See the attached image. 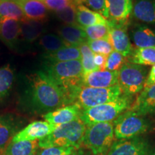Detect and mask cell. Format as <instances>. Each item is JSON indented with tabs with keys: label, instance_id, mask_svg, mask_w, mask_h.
<instances>
[{
	"label": "cell",
	"instance_id": "obj_1",
	"mask_svg": "<svg viewBox=\"0 0 155 155\" xmlns=\"http://www.w3.org/2000/svg\"><path fill=\"white\" fill-rule=\"evenodd\" d=\"M22 103L32 113L45 114L71 104L68 94L44 71L25 78Z\"/></svg>",
	"mask_w": 155,
	"mask_h": 155
},
{
	"label": "cell",
	"instance_id": "obj_2",
	"mask_svg": "<svg viewBox=\"0 0 155 155\" xmlns=\"http://www.w3.org/2000/svg\"><path fill=\"white\" fill-rule=\"evenodd\" d=\"M44 68L45 72L66 91L71 101L73 91L83 86V67L80 60L58 63L45 62Z\"/></svg>",
	"mask_w": 155,
	"mask_h": 155
},
{
	"label": "cell",
	"instance_id": "obj_3",
	"mask_svg": "<svg viewBox=\"0 0 155 155\" xmlns=\"http://www.w3.org/2000/svg\"><path fill=\"white\" fill-rule=\"evenodd\" d=\"M87 126L81 118L55 127L53 132L38 141L40 148L50 147L79 149L83 143Z\"/></svg>",
	"mask_w": 155,
	"mask_h": 155
},
{
	"label": "cell",
	"instance_id": "obj_4",
	"mask_svg": "<svg viewBox=\"0 0 155 155\" xmlns=\"http://www.w3.org/2000/svg\"><path fill=\"white\" fill-rule=\"evenodd\" d=\"M131 96L123 94L117 99L94 107L82 110L80 118L86 126L97 123L114 121L130 108Z\"/></svg>",
	"mask_w": 155,
	"mask_h": 155
},
{
	"label": "cell",
	"instance_id": "obj_5",
	"mask_svg": "<svg viewBox=\"0 0 155 155\" xmlns=\"http://www.w3.org/2000/svg\"><path fill=\"white\" fill-rule=\"evenodd\" d=\"M115 139L113 121L87 126L82 145L93 155H107Z\"/></svg>",
	"mask_w": 155,
	"mask_h": 155
},
{
	"label": "cell",
	"instance_id": "obj_6",
	"mask_svg": "<svg viewBox=\"0 0 155 155\" xmlns=\"http://www.w3.org/2000/svg\"><path fill=\"white\" fill-rule=\"evenodd\" d=\"M123 95L119 85L109 88H92L81 86L71 95L72 104H75L82 110L112 101Z\"/></svg>",
	"mask_w": 155,
	"mask_h": 155
},
{
	"label": "cell",
	"instance_id": "obj_7",
	"mask_svg": "<svg viewBox=\"0 0 155 155\" xmlns=\"http://www.w3.org/2000/svg\"><path fill=\"white\" fill-rule=\"evenodd\" d=\"M114 134L118 140L139 137L147 132L150 122L144 116L128 109L113 121Z\"/></svg>",
	"mask_w": 155,
	"mask_h": 155
},
{
	"label": "cell",
	"instance_id": "obj_8",
	"mask_svg": "<svg viewBox=\"0 0 155 155\" xmlns=\"http://www.w3.org/2000/svg\"><path fill=\"white\" fill-rule=\"evenodd\" d=\"M147 75V68L130 62L125 63L119 71V85L123 94L132 96L141 92Z\"/></svg>",
	"mask_w": 155,
	"mask_h": 155
},
{
	"label": "cell",
	"instance_id": "obj_9",
	"mask_svg": "<svg viewBox=\"0 0 155 155\" xmlns=\"http://www.w3.org/2000/svg\"><path fill=\"white\" fill-rule=\"evenodd\" d=\"M150 150L149 141L137 137L114 142L107 155H150Z\"/></svg>",
	"mask_w": 155,
	"mask_h": 155
},
{
	"label": "cell",
	"instance_id": "obj_10",
	"mask_svg": "<svg viewBox=\"0 0 155 155\" xmlns=\"http://www.w3.org/2000/svg\"><path fill=\"white\" fill-rule=\"evenodd\" d=\"M126 23H116L108 21L110 28V40L116 51L125 58L129 57L132 52L129 37L126 32Z\"/></svg>",
	"mask_w": 155,
	"mask_h": 155
},
{
	"label": "cell",
	"instance_id": "obj_11",
	"mask_svg": "<svg viewBox=\"0 0 155 155\" xmlns=\"http://www.w3.org/2000/svg\"><path fill=\"white\" fill-rule=\"evenodd\" d=\"M55 127L47 121H36L19 131L13 137L12 142L21 141H34L42 139L53 132Z\"/></svg>",
	"mask_w": 155,
	"mask_h": 155
},
{
	"label": "cell",
	"instance_id": "obj_12",
	"mask_svg": "<svg viewBox=\"0 0 155 155\" xmlns=\"http://www.w3.org/2000/svg\"><path fill=\"white\" fill-rule=\"evenodd\" d=\"M81 111L82 109L80 106L73 104L48 112L45 114L43 118L45 121L56 127L70 123L80 118Z\"/></svg>",
	"mask_w": 155,
	"mask_h": 155
},
{
	"label": "cell",
	"instance_id": "obj_13",
	"mask_svg": "<svg viewBox=\"0 0 155 155\" xmlns=\"http://www.w3.org/2000/svg\"><path fill=\"white\" fill-rule=\"evenodd\" d=\"M20 22L12 19H0V40L12 50L19 49Z\"/></svg>",
	"mask_w": 155,
	"mask_h": 155
},
{
	"label": "cell",
	"instance_id": "obj_14",
	"mask_svg": "<svg viewBox=\"0 0 155 155\" xmlns=\"http://www.w3.org/2000/svg\"><path fill=\"white\" fill-rule=\"evenodd\" d=\"M116 85H119V71H96L83 75V86L109 88Z\"/></svg>",
	"mask_w": 155,
	"mask_h": 155
},
{
	"label": "cell",
	"instance_id": "obj_15",
	"mask_svg": "<svg viewBox=\"0 0 155 155\" xmlns=\"http://www.w3.org/2000/svg\"><path fill=\"white\" fill-rule=\"evenodd\" d=\"M129 110L144 116L155 114V85L144 88Z\"/></svg>",
	"mask_w": 155,
	"mask_h": 155
},
{
	"label": "cell",
	"instance_id": "obj_16",
	"mask_svg": "<svg viewBox=\"0 0 155 155\" xmlns=\"http://www.w3.org/2000/svg\"><path fill=\"white\" fill-rule=\"evenodd\" d=\"M45 32V27L41 21L26 19L20 22V40L21 45L28 48L38 39H40Z\"/></svg>",
	"mask_w": 155,
	"mask_h": 155
},
{
	"label": "cell",
	"instance_id": "obj_17",
	"mask_svg": "<svg viewBox=\"0 0 155 155\" xmlns=\"http://www.w3.org/2000/svg\"><path fill=\"white\" fill-rule=\"evenodd\" d=\"M19 123L11 114L0 116V154L5 153L13 137L18 132Z\"/></svg>",
	"mask_w": 155,
	"mask_h": 155
},
{
	"label": "cell",
	"instance_id": "obj_18",
	"mask_svg": "<svg viewBox=\"0 0 155 155\" xmlns=\"http://www.w3.org/2000/svg\"><path fill=\"white\" fill-rule=\"evenodd\" d=\"M130 37L137 48L155 47V31L144 24H136L131 28Z\"/></svg>",
	"mask_w": 155,
	"mask_h": 155
},
{
	"label": "cell",
	"instance_id": "obj_19",
	"mask_svg": "<svg viewBox=\"0 0 155 155\" xmlns=\"http://www.w3.org/2000/svg\"><path fill=\"white\" fill-rule=\"evenodd\" d=\"M109 18L116 23H127L133 9V0H108Z\"/></svg>",
	"mask_w": 155,
	"mask_h": 155
},
{
	"label": "cell",
	"instance_id": "obj_20",
	"mask_svg": "<svg viewBox=\"0 0 155 155\" xmlns=\"http://www.w3.org/2000/svg\"><path fill=\"white\" fill-rule=\"evenodd\" d=\"M59 36L68 46L79 47L88 41L86 32L83 28L78 25H65L58 30Z\"/></svg>",
	"mask_w": 155,
	"mask_h": 155
},
{
	"label": "cell",
	"instance_id": "obj_21",
	"mask_svg": "<svg viewBox=\"0 0 155 155\" xmlns=\"http://www.w3.org/2000/svg\"><path fill=\"white\" fill-rule=\"evenodd\" d=\"M132 12L136 19L155 27V0H134Z\"/></svg>",
	"mask_w": 155,
	"mask_h": 155
},
{
	"label": "cell",
	"instance_id": "obj_22",
	"mask_svg": "<svg viewBox=\"0 0 155 155\" xmlns=\"http://www.w3.org/2000/svg\"><path fill=\"white\" fill-rule=\"evenodd\" d=\"M13 1L20 7L27 19L41 21L47 17L48 8L41 1L39 0H13Z\"/></svg>",
	"mask_w": 155,
	"mask_h": 155
},
{
	"label": "cell",
	"instance_id": "obj_23",
	"mask_svg": "<svg viewBox=\"0 0 155 155\" xmlns=\"http://www.w3.org/2000/svg\"><path fill=\"white\" fill-rule=\"evenodd\" d=\"M76 22L82 28L108 23L107 19L101 15L83 5H78L76 7Z\"/></svg>",
	"mask_w": 155,
	"mask_h": 155
},
{
	"label": "cell",
	"instance_id": "obj_24",
	"mask_svg": "<svg viewBox=\"0 0 155 155\" xmlns=\"http://www.w3.org/2000/svg\"><path fill=\"white\" fill-rule=\"evenodd\" d=\"M42 58L47 63H58L81 60V55L78 47L66 46L53 53H45Z\"/></svg>",
	"mask_w": 155,
	"mask_h": 155
},
{
	"label": "cell",
	"instance_id": "obj_25",
	"mask_svg": "<svg viewBox=\"0 0 155 155\" xmlns=\"http://www.w3.org/2000/svg\"><path fill=\"white\" fill-rule=\"evenodd\" d=\"M38 140L11 142L5 151L6 155H37Z\"/></svg>",
	"mask_w": 155,
	"mask_h": 155
},
{
	"label": "cell",
	"instance_id": "obj_26",
	"mask_svg": "<svg viewBox=\"0 0 155 155\" xmlns=\"http://www.w3.org/2000/svg\"><path fill=\"white\" fill-rule=\"evenodd\" d=\"M0 19H12L21 22L27 17L13 0H0Z\"/></svg>",
	"mask_w": 155,
	"mask_h": 155
},
{
	"label": "cell",
	"instance_id": "obj_27",
	"mask_svg": "<svg viewBox=\"0 0 155 155\" xmlns=\"http://www.w3.org/2000/svg\"><path fill=\"white\" fill-rule=\"evenodd\" d=\"M15 71L9 64L0 68V101L10 93L15 82Z\"/></svg>",
	"mask_w": 155,
	"mask_h": 155
},
{
	"label": "cell",
	"instance_id": "obj_28",
	"mask_svg": "<svg viewBox=\"0 0 155 155\" xmlns=\"http://www.w3.org/2000/svg\"><path fill=\"white\" fill-rule=\"evenodd\" d=\"M128 58L130 63L141 65H153L155 64V47L132 50Z\"/></svg>",
	"mask_w": 155,
	"mask_h": 155
},
{
	"label": "cell",
	"instance_id": "obj_29",
	"mask_svg": "<svg viewBox=\"0 0 155 155\" xmlns=\"http://www.w3.org/2000/svg\"><path fill=\"white\" fill-rule=\"evenodd\" d=\"M45 53H53L61 48L68 46L59 35L55 34H43L39 39L38 43Z\"/></svg>",
	"mask_w": 155,
	"mask_h": 155
},
{
	"label": "cell",
	"instance_id": "obj_30",
	"mask_svg": "<svg viewBox=\"0 0 155 155\" xmlns=\"http://www.w3.org/2000/svg\"><path fill=\"white\" fill-rule=\"evenodd\" d=\"M81 55V63L83 67V75L93 71H100V69L95 65L94 63V55L95 53L91 50L87 42L81 44L79 46Z\"/></svg>",
	"mask_w": 155,
	"mask_h": 155
},
{
	"label": "cell",
	"instance_id": "obj_31",
	"mask_svg": "<svg viewBox=\"0 0 155 155\" xmlns=\"http://www.w3.org/2000/svg\"><path fill=\"white\" fill-rule=\"evenodd\" d=\"M83 29L86 32L88 40H107L111 41L110 40V28L108 23L83 28Z\"/></svg>",
	"mask_w": 155,
	"mask_h": 155
},
{
	"label": "cell",
	"instance_id": "obj_32",
	"mask_svg": "<svg viewBox=\"0 0 155 155\" xmlns=\"http://www.w3.org/2000/svg\"><path fill=\"white\" fill-rule=\"evenodd\" d=\"M89 48L95 54H101L108 56L114 51L111 41L107 40H95L87 41Z\"/></svg>",
	"mask_w": 155,
	"mask_h": 155
},
{
	"label": "cell",
	"instance_id": "obj_33",
	"mask_svg": "<svg viewBox=\"0 0 155 155\" xmlns=\"http://www.w3.org/2000/svg\"><path fill=\"white\" fill-rule=\"evenodd\" d=\"M56 16L66 25H75L76 22V7L72 2L61 11L56 12Z\"/></svg>",
	"mask_w": 155,
	"mask_h": 155
},
{
	"label": "cell",
	"instance_id": "obj_34",
	"mask_svg": "<svg viewBox=\"0 0 155 155\" xmlns=\"http://www.w3.org/2000/svg\"><path fill=\"white\" fill-rule=\"evenodd\" d=\"M124 56L119 52L114 50L107 56L106 64V70L110 71H119L122 65L125 63Z\"/></svg>",
	"mask_w": 155,
	"mask_h": 155
},
{
	"label": "cell",
	"instance_id": "obj_35",
	"mask_svg": "<svg viewBox=\"0 0 155 155\" xmlns=\"http://www.w3.org/2000/svg\"><path fill=\"white\" fill-rule=\"evenodd\" d=\"M89 8L99 13L106 19L109 18V9L108 0H83Z\"/></svg>",
	"mask_w": 155,
	"mask_h": 155
},
{
	"label": "cell",
	"instance_id": "obj_36",
	"mask_svg": "<svg viewBox=\"0 0 155 155\" xmlns=\"http://www.w3.org/2000/svg\"><path fill=\"white\" fill-rule=\"evenodd\" d=\"M75 150L73 147H50L42 148L37 155H71Z\"/></svg>",
	"mask_w": 155,
	"mask_h": 155
},
{
	"label": "cell",
	"instance_id": "obj_37",
	"mask_svg": "<svg viewBox=\"0 0 155 155\" xmlns=\"http://www.w3.org/2000/svg\"><path fill=\"white\" fill-rule=\"evenodd\" d=\"M48 9L56 12L61 11L73 2L72 0H40Z\"/></svg>",
	"mask_w": 155,
	"mask_h": 155
},
{
	"label": "cell",
	"instance_id": "obj_38",
	"mask_svg": "<svg viewBox=\"0 0 155 155\" xmlns=\"http://www.w3.org/2000/svg\"><path fill=\"white\" fill-rule=\"evenodd\" d=\"M107 56L101 55V54H95L94 55V63L100 71L106 70V64Z\"/></svg>",
	"mask_w": 155,
	"mask_h": 155
},
{
	"label": "cell",
	"instance_id": "obj_39",
	"mask_svg": "<svg viewBox=\"0 0 155 155\" xmlns=\"http://www.w3.org/2000/svg\"><path fill=\"white\" fill-rule=\"evenodd\" d=\"M153 85H155V64L153 65L152 68H151L150 72L147 78L144 88H148V87L152 86Z\"/></svg>",
	"mask_w": 155,
	"mask_h": 155
},
{
	"label": "cell",
	"instance_id": "obj_40",
	"mask_svg": "<svg viewBox=\"0 0 155 155\" xmlns=\"http://www.w3.org/2000/svg\"><path fill=\"white\" fill-rule=\"evenodd\" d=\"M71 155H93L92 153L88 150H84V149H77L73 152Z\"/></svg>",
	"mask_w": 155,
	"mask_h": 155
},
{
	"label": "cell",
	"instance_id": "obj_41",
	"mask_svg": "<svg viewBox=\"0 0 155 155\" xmlns=\"http://www.w3.org/2000/svg\"><path fill=\"white\" fill-rule=\"evenodd\" d=\"M154 155H155V153H154Z\"/></svg>",
	"mask_w": 155,
	"mask_h": 155
},
{
	"label": "cell",
	"instance_id": "obj_42",
	"mask_svg": "<svg viewBox=\"0 0 155 155\" xmlns=\"http://www.w3.org/2000/svg\"><path fill=\"white\" fill-rule=\"evenodd\" d=\"M39 1H40V0H39Z\"/></svg>",
	"mask_w": 155,
	"mask_h": 155
},
{
	"label": "cell",
	"instance_id": "obj_43",
	"mask_svg": "<svg viewBox=\"0 0 155 155\" xmlns=\"http://www.w3.org/2000/svg\"><path fill=\"white\" fill-rule=\"evenodd\" d=\"M5 155H6V154H5Z\"/></svg>",
	"mask_w": 155,
	"mask_h": 155
}]
</instances>
